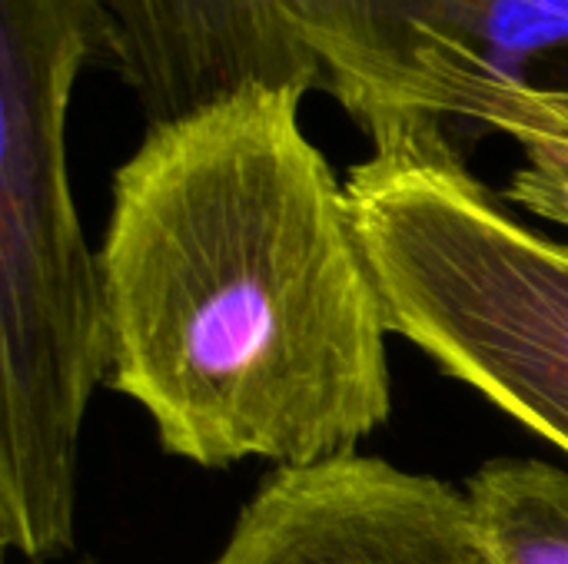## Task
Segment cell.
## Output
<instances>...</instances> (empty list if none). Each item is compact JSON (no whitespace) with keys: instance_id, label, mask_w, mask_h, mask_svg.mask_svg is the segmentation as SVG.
Returning <instances> with one entry per match:
<instances>
[{"instance_id":"cell-1","label":"cell","mask_w":568,"mask_h":564,"mask_svg":"<svg viewBox=\"0 0 568 564\" xmlns=\"http://www.w3.org/2000/svg\"><path fill=\"white\" fill-rule=\"evenodd\" d=\"M303 93L250 86L150 126L97 253L106 382L200 469H306L393 412L389 319Z\"/></svg>"},{"instance_id":"cell-2","label":"cell","mask_w":568,"mask_h":564,"mask_svg":"<svg viewBox=\"0 0 568 564\" xmlns=\"http://www.w3.org/2000/svg\"><path fill=\"white\" fill-rule=\"evenodd\" d=\"M106 63L97 0H0V542L73 545L80 429L110 372L100 263L67 180L80 66Z\"/></svg>"},{"instance_id":"cell-3","label":"cell","mask_w":568,"mask_h":564,"mask_svg":"<svg viewBox=\"0 0 568 564\" xmlns=\"http://www.w3.org/2000/svg\"><path fill=\"white\" fill-rule=\"evenodd\" d=\"M369 140L346 193L389 329L568 455V243L513 216L446 126Z\"/></svg>"},{"instance_id":"cell-4","label":"cell","mask_w":568,"mask_h":564,"mask_svg":"<svg viewBox=\"0 0 568 564\" xmlns=\"http://www.w3.org/2000/svg\"><path fill=\"white\" fill-rule=\"evenodd\" d=\"M323 83L366 130L466 120L493 76L568 47V0H293Z\"/></svg>"},{"instance_id":"cell-5","label":"cell","mask_w":568,"mask_h":564,"mask_svg":"<svg viewBox=\"0 0 568 564\" xmlns=\"http://www.w3.org/2000/svg\"><path fill=\"white\" fill-rule=\"evenodd\" d=\"M213 564H489L469 499L383 459L276 469Z\"/></svg>"},{"instance_id":"cell-6","label":"cell","mask_w":568,"mask_h":564,"mask_svg":"<svg viewBox=\"0 0 568 564\" xmlns=\"http://www.w3.org/2000/svg\"><path fill=\"white\" fill-rule=\"evenodd\" d=\"M106 63L136 93L150 126L216 106L250 86L310 93L320 60L293 0H97Z\"/></svg>"},{"instance_id":"cell-7","label":"cell","mask_w":568,"mask_h":564,"mask_svg":"<svg viewBox=\"0 0 568 564\" xmlns=\"http://www.w3.org/2000/svg\"><path fill=\"white\" fill-rule=\"evenodd\" d=\"M489 564H568V472L539 459H493L466 489Z\"/></svg>"},{"instance_id":"cell-8","label":"cell","mask_w":568,"mask_h":564,"mask_svg":"<svg viewBox=\"0 0 568 564\" xmlns=\"http://www.w3.org/2000/svg\"><path fill=\"white\" fill-rule=\"evenodd\" d=\"M469 123L523 146L526 163L506 196L532 216L568 226V90L532 76H493L476 93Z\"/></svg>"}]
</instances>
